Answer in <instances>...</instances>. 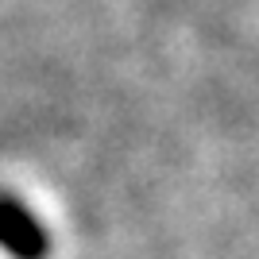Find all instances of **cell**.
Masks as SVG:
<instances>
[{
  "mask_svg": "<svg viewBox=\"0 0 259 259\" xmlns=\"http://www.w3.org/2000/svg\"><path fill=\"white\" fill-rule=\"evenodd\" d=\"M0 240H4L20 259H39L47 251L43 232H39L16 205H8V201H0Z\"/></svg>",
  "mask_w": 259,
  "mask_h": 259,
  "instance_id": "1",
  "label": "cell"
}]
</instances>
